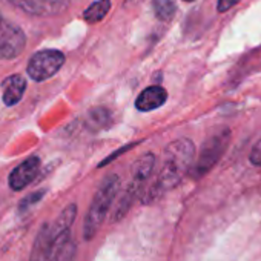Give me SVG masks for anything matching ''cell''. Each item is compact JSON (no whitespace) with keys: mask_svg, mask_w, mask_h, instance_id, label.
<instances>
[{"mask_svg":"<svg viewBox=\"0 0 261 261\" xmlns=\"http://www.w3.org/2000/svg\"><path fill=\"white\" fill-rule=\"evenodd\" d=\"M185 2H194V0H185Z\"/></svg>","mask_w":261,"mask_h":261,"instance_id":"ffe728a7","label":"cell"},{"mask_svg":"<svg viewBox=\"0 0 261 261\" xmlns=\"http://www.w3.org/2000/svg\"><path fill=\"white\" fill-rule=\"evenodd\" d=\"M118 188H120V178L115 174L105 177L103 181L100 183L83 224V235L86 240H92L97 230L100 229V226L103 224L109 212V207L118 192Z\"/></svg>","mask_w":261,"mask_h":261,"instance_id":"7a4b0ae2","label":"cell"},{"mask_svg":"<svg viewBox=\"0 0 261 261\" xmlns=\"http://www.w3.org/2000/svg\"><path fill=\"white\" fill-rule=\"evenodd\" d=\"M65 63V54L57 49H43L36 53L28 63V75L34 82H45L51 79Z\"/></svg>","mask_w":261,"mask_h":261,"instance_id":"277c9868","label":"cell"},{"mask_svg":"<svg viewBox=\"0 0 261 261\" xmlns=\"http://www.w3.org/2000/svg\"><path fill=\"white\" fill-rule=\"evenodd\" d=\"M8 2L37 17L60 16L69 7V0H8Z\"/></svg>","mask_w":261,"mask_h":261,"instance_id":"8992f818","label":"cell"},{"mask_svg":"<svg viewBox=\"0 0 261 261\" xmlns=\"http://www.w3.org/2000/svg\"><path fill=\"white\" fill-rule=\"evenodd\" d=\"M39 169H40V159L36 155L28 157L25 162H22L17 168H14L11 171L10 178H8L11 189H14V191L25 189L28 185H31L36 180Z\"/></svg>","mask_w":261,"mask_h":261,"instance_id":"52a82bcc","label":"cell"},{"mask_svg":"<svg viewBox=\"0 0 261 261\" xmlns=\"http://www.w3.org/2000/svg\"><path fill=\"white\" fill-rule=\"evenodd\" d=\"M177 7L174 0H154V13L159 20L168 22L175 16Z\"/></svg>","mask_w":261,"mask_h":261,"instance_id":"9a60e30c","label":"cell"},{"mask_svg":"<svg viewBox=\"0 0 261 261\" xmlns=\"http://www.w3.org/2000/svg\"><path fill=\"white\" fill-rule=\"evenodd\" d=\"M30 261H53L51 253V235H49V224H43L39 230Z\"/></svg>","mask_w":261,"mask_h":261,"instance_id":"7c38bea8","label":"cell"},{"mask_svg":"<svg viewBox=\"0 0 261 261\" xmlns=\"http://www.w3.org/2000/svg\"><path fill=\"white\" fill-rule=\"evenodd\" d=\"M109 10H111V0H97V2H94L83 13V19L88 23H97L105 19V16L109 13Z\"/></svg>","mask_w":261,"mask_h":261,"instance_id":"4fadbf2b","label":"cell"},{"mask_svg":"<svg viewBox=\"0 0 261 261\" xmlns=\"http://www.w3.org/2000/svg\"><path fill=\"white\" fill-rule=\"evenodd\" d=\"M195 157V146L189 139H178L169 143L163 154V163L154 185L146 194V200H155L175 188L189 172Z\"/></svg>","mask_w":261,"mask_h":261,"instance_id":"6da1fadb","label":"cell"},{"mask_svg":"<svg viewBox=\"0 0 261 261\" xmlns=\"http://www.w3.org/2000/svg\"><path fill=\"white\" fill-rule=\"evenodd\" d=\"M250 162L255 166H261V140L255 143V146L250 151Z\"/></svg>","mask_w":261,"mask_h":261,"instance_id":"e0dca14e","label":"cell"},{"mask_svg":"<svg viewBox=\"0 0 261 261\" xmlns=\"http://www.w3.org/2000/svg\"><path fill=\"white\" fill-rule=\"evenodd\" d=\"M2 86H4V103L7 106H14L22 100V97L25 94L27 80L22 75L16 74V75L8 77L2 83Z\"/></svg>","mask_w":261,"mask_h":261,"instance_id":"8fae6325","label":"cell"},{"mask_svg":"<svg viewBox=\"0 0 261 261\" xmlns=\"http://www.w3.org/2000/svg\"><path fill=\"white\" fill-rule=\"evenodd\" d=\"M154 166H155L154 154H143L142 157H139L137 162L133 165V169H130V181L129 183L143 189L154 171Z\"/></svg>","mask_w":261,"mask_h":261,"instance_id":"9c48e42d","label":"cell"},{"mask_svg":"<svg viewBox=\"0 0 261 261\" xmlns=\"http://www.w3.org/2000/svg\"><path fill=\"white\" fill-rule=\"evenodd\" d=\"M45 195V191H40V192H34V194H31L28 198H25L22 203H20V211L23 212V211H27V209H30V206L31 204H34V203H37V201H40V198Z\"/></svg>","mask_w":261,"mask_h":261,"instance_id":"2e32d148","label":"cell"},{"mask_svg":"<svg viewBox=\"0 0 261 261\" xmlns=\"http://www.w3.org/2000/svg\"><path fill=\"white\" fill-rule=\"evenodd\" d=\"M166 100H168L166 89L155 85V86H149L145 91H142V94L136 100V108L140 112H149V111H154V109L163 106Z\"/></svg>","mask_w":261,"mask_h":261,"instance_id":"ba28073f","label":"cell"},{"mask_svg":"<svg viewBox=\"0 0 261 261\" xmlns=\"http://www.w3.org/2000/svg\"><path fill=\"white\" fill-rule=\"evenodd\" d=\"M129 2H134L136 4V2H143V0H129Z\"/></svg>","mask_w":261,"mask_h":261,"instance_id":"d6986e66","label":"cell"},{"mask_svg":"<svg viewBox=\"0 0 261 261\" xmlns=\"http://www.w3.org/2000/svg\"><path fill=\"white\" fill-rule=\"evenodd\" d=\"M27 37L20 27L0 17V59L11 60L19 57L25 49Z\"/></svg>","mask_w":261,"mask_h":261,"instance_id":"5b68a950","label":"cell"},{"mask_svg":"<svg viewBox=\"0 0 261 261\" xmlns=\"http://www.w3.org/2000/svg\"><path fill=\"white\" fill-rule=\"evenodd\" d=\"M229 140H230V130L223 129L203 143L200 155L195 162V166L192 168V174L195 178L203 177L218 163V160L221 159V155L224 154L229 145Z\"/></svg>","mask_w":261,"mask_h":261,"instance_id":"3957f363","label":"cell"},{"mask_svg":"<svg viewBox=\"0 0 261 261\" xmlns=\"http://www.w3.org/2000/svg\"><path fill=\"white\" fill-rule=\"evenodd\" d=\"M238 2H240V0H218L217 8H218L220 13H226V11H229L232 7H235Z\"/></svg>","mask_w":261,"mask_h":261,"instance_id":"ac0fdd59","label":"cell"},{"mask_svg":"<svg viewBox=\"0 0 261 261\" xmlns=\"http://www.w3.org/2000/svg\"><path fill=\"white\" fill-rule=\"evenodd\" d=\"M111 123V114L105 108H94L88 112V124L94 129L108 127Z\"/></svg>","mask_w":261,"mask_h":261,"instance_id":"5bb4252c","label":"cell"},{"mask_svg":"<svg viewBox=\"0 0 261 261\" xmlns=\"http://www.w3.org/2000/svg\"><path fill=\"white\" fill-rule=\"evenodd\" d=\"M51 253H53V261L75 259V243L72 241L69 232L60 233L57 237H51Z\"/></svg>","mask_w":261,"mask_h":261,"instance_id":"30bf717a","label":"cell"}]
</instances>
